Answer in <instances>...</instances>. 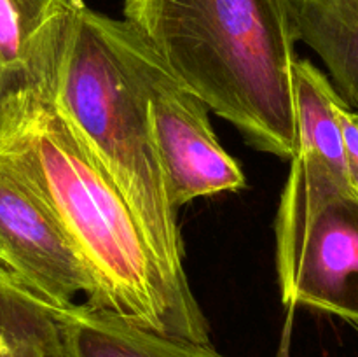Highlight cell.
<instances>
[{
    "mask_svg": "<svg viewBox=\"0 0 358 357\" xmlns=\"http://www.w3.org/2000/svg\"><path fill=\"white\" fill-rule=\"evenodd\" d=\"M66 357H226L212 345L147 331L87 304L59 308Z\"/></svg>",
    "mask_w": 358,
    "mask_h": 357,
    "instance_id": "9c48e42d",
    "label": "cell"
},
{
    "mask_svg": "<svg viewBox=\"0 0 358 357\" xmlns=\"http://www.w3.org/2000/svg\"><path fill=\"white\" fill-rule=\"evenodd\" d=\"M297 41L327 66L339 97L358 112V0H290Z\"/></svg>",
    "mask_w": 358,
    "mask_h": 357,
    "instance_id": "30bf717a",
    "label": "cell"
},
{
    "mask_svg": "<svg viewBox=\"0 0 358 357\" xmlns=\"http://www.w3.org/2000/svg\"><path fill=\"white\" fill-rule=\"evenodd\" d=\"M332 107L341 128L343 146L346 154V167H348L350 184L358 198V112L353 111L336 91L332 97Z\"/></svg>",
    "mask_w": 358,
    "mask_h": 357,
    "instance_id": "7c38bea8",
    "label": "cell"
},
{
    "mask_svg": "<svg viewBox=\"0 0 358 357\" xmlns=\"http://www.w3.org/2000/svg\"><path fill=\"white\" fill-rule=\"evenodd\" d=\"M124 21L261 153L297 146L290 0H124Z\"/></svg>",
    "mask_w": 358,
    "mask_h": 357,
    "instance_id": "7a4b0ae2",
    "label": "cell"
},
{
    "mask_svg": "<svg viewBox=\"0 0 358 357\" xmlns=\"http://www.w3.org/2000/svg\"><path fill=\"white\" fill-rule=\"evenodd\" d=\"M56 100L115 182L164 268L189 284L177 210L168 196L145 94L108 35L107 16L83 0Z\"/></svg>",
    "mask_w": 358,
    "mask_h": 357,
    "instance_id": "3957f363",
    "label": "cell"
},
{
    "mask_svg": "<svg viewBox=\"0 0 358 357\" xmlns=\"http://www.w3.org/2000/svg\"><path fill=\"white\" fill-rule=\"evenodd\" d=\"M289 308L310 307L358 324V198L341 195L313 216L297 258Z\"/></svg>",
    "mask_w": 358,
    "mask_h": 357,
    "instance_id": "52a82bcc",
    "label": "cell"
},
{
    "mask_svg": "<svg viewBox=\"0 0 358 357\" xmlns=\"http://www.w3.org/2000/svg\"><path fill=\"white\" fill-rule=\"evenodd\" d=\"M0 245L10 272L55 307L94 294V282L76 245L44 202L0 167Z\"/></svg>",
    "mask_w": 358,
    "mask_h": 357,
    "instance_id": "8992f818",
    "label": "cell"
},
{
    "mask_svg": "<svg viewBox=\"0 0 358 357\" xmlns=\"http://www.w3.org/2000/svg\"><path fill=\"white\" fill-rule=\"evenodd\" d=\"M297 146L276 214V270L282 301L292 287L304 233L315 214L341 195H355L350 184L341 128L332 107L336 90L310 59L294 69Z\"/></svg>",
    "mask_w": 358,
    "mask_h": 357,
    "instance_id": "5b68a950",
    "label": "cell"
},
{
    "mask_svg": "<svg viewBox=\"0 0 358 357\" xmlns=\"http://www.w3.org/2000/svg\"><path fill=\"white\" fill-rule=\"evenodd\" d=\"M107 30L145 94L171 206L178 210L196 198L243 189V170L217 139L205 102L124 20L107 16Z\"/></svg>",
    "mask_w": 358,
    "mask_h": 357,
    "instance_id": "277c9868",
    "label": "cell"
},
{
    "mask_svg": "<svg viewBox=\"0 0 358 357\" xmlns=\"http://www.w3.org/2000/svg\"><path fill=\"white\" fill-rule=\"evenodd\" d=\"M0 266H6V268L9 270V266H7V262H6V255H3L2 245H0ZM9 272H10V270H9Z\"/></svg>",
    "mask_w": 358,
    "mask_h": 357,
    "instance_id": "5bb4252c",
    "label": "cell"
},
{
    "mask_svg": "<svg viewBox=\"0 0 358 357\" xmlns=\"http://www.w3.org/2000/svg\"><path fill=\"white\" fill-rule=\"evenodd\" d=\"M0 167L48 205L94 282L87 307L147 331L212 345L189 284L175 279L56 94L0 97Z\"/></svg>",
    "mask_w": 358,
    "mask_h": 357,
    "instance_id": "6da1fadb",
    "label": "cell"
},
{
    "mask_svg": "<svg viewBox=\"0 0 358 357\" xmlns=\"http://www.w3.org/2000/svg\"><path fill=\"white\" fill-rule=\"evenodd\" d=\"M24 293H27L24 287L0 282V324L6 321L7 315L13 312V308L16 307Z\"/></svg>",
    "mask_w": 358,
    "mask_h": 357,
    "instance_id": "4fadbf2b",
    "label": "cell"
},
{
    "mask_svg": "<svg viewBox=\"0 0 358 357\" xmlns=\"http://www.w3.org/2000/svg\"><path fill=\"white\" fill-rule=\"evenodd\" d=\"M0 357H66L59 307L28 290L0 324Z\"/></svg>",
    "mask_w": 358,
    "mask_h": 357,
    "instance_id": "8fae6325",
    "label": "cell"
},
{
    "mask_svg": "<svg viewBox=\"0 0 358 357\" xmlns=\"http://www.w3.org/2000/svg\"><path fill=\"white\" fill-rule=\"evenodd\" d=\"M0 86H2V77H0Z\"/></svg>",
    "mask_w": 358,
    "mask_h": 357,
    "instance_id": "9a60e30c",
    "label": "cell"
},
{
    "mask_svg": "<svg viewBox=\"0 0 358 357\" xmlns=\"http://www.w3.org/2000/svg\"><path fill=\"white\" fill-rule=\"evenodd\" d=\"M80 0H0V97L55 94Z\"/></svg>",
    "mask_w": 358,
    "mask_h": 357,
    "instance_id": "ba28073f",
    "label": "cell"
}]
</instances>
